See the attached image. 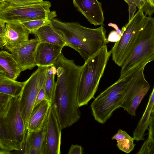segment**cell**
<instances>
[{
	"mask_svg": "<svg viewBox=\"0 0 154 154\" xmlns=\"http://www.w3.org/2000/svg\"><path fill=\"white\" fill-rule=\"evenodd\" d=\"M53 65L57 79L51 103L63 129L76 122L81 117L77 94L81 66L66 58L62 53Z\"/></svg>",
	"mask_w": 154,
	"mask_h": 154,
	"instance_id": "obj_1",
	"label": "cell"
},
{
	"mask_svg": "<svg viewBox=\"0 0 154 154\" xmlns=\"http://www.w3.org/2000/svg\"><path fill=\"white\" fill-rule=\"evenodd\" d=\"M51 23L63 38L66 46L78 52L85 62L109 42L103 25L92 29L83 26L77 22H63L54 19Z\"/></svg>",
	"mask_w": 154,
	"mask_h": 154,
	"instance_id": "obj_2",
	"label": "cell"
},
{
	"mask_svg": "<svg viewBox=\"0 0 154 154\" xmlns=\"http://www.w3.org/2000/svg\"><path fill=\"white\" fill-rule=\"evenodd\" d=\"M27 131L20 111L19 97H12L0 114V149L20 151Z\"/></svg>",
	"mask_w": 154,
	"mask_h": 154,
	"instance_id": "obj_3",
	"label": "cell"
},
{
	"mask_svg": "<svg viewBox=\"0 0 154 154\" xmlns=\"http://www.w3.org/2000/svg\"><path fill=\"white\" fill-rule=\"evenodd\" d=\"M111 54L106 45L88 59L81 66V74L77 94L79 107L88 104L94 98L100 80Z\"/></svg>",
	"mask_w": 154,
	"mask_h": 154,
	"instance_id": "obj_4",
	"label": "cell"
},
{
	"mask_svg": "<svg viewBox=\"0 0 154 154\" xmlns=\"http://www.w3.org/2000/svg\"><path fill=\"white\" fill-rule=\"evenodd\" d=\"M154 60V19L148 16L130 54L122 65L119 79Z\"/></svg>",
	"mask_w": 154,
	"mask_h": 154,
	"instance_id": "obj_5",
	"label": "cell"
},
{
	"mask_svg": "<svg viewBox=\"0 0 154 154\" xmlns=\"http://www.w3.org/2000/svg\"><path fill=\"white\" fill-rule=\"evenodd\" d=\"M142 68L119 78L94 99L91 107L96 121L100 123H105L113 112L120 107L129 82Z\"/></svg>",
	"mask_w": 154,
	"mask_h": 154,
	"instance_id": "obj_6",
	"label": "cell"
},
{
	"mask_svg": "<svg viewBox=\"0 0 154 154\" xmlns=\"http://www.w3.org/2000/svg\"><path fill=\"white\" fill-rule=\"evenodd\" d=\"M51 2L48 1L27 5L0 3V19L7 22H22L30 20L49 19L57 16L55 11H51Z\"/></svg>",
	"mask_w": 154,
	"mask_h": 154,
	"instance_id": "obj_7",
	"label": "cell"
},
{
	"mask_svg": "<svg viewBox=\"0 0 154 154\" xmlns=\"http://www.w3.org/2000/svg\"><path fill=\"white\" fill-rule=\"evenodd\" d=\"M147 17L141 9H139L131 19L122 28L120 39L115 42L110 51L112 60L119 66H121L131 52Z\"/></svg>",
	"mask_w": 154,
	"mask_h": 154,
	"instance_id": "obj_8",
	"label": "cell"
},
{
	"mask_svg": "<svg viewBox=\"0 0 154 154\" xmlns=\"http://www.w3.org/2000/svg\"><path fill=\"white\" fill-rule=\"evenodd\" d=\"M145 68L136 73L129 82L120 104V107L132 116H135L137 109L150 89L144 74Z\"/></svg>",
	"mask_w": 154,
	"mask_h": 154,
	"instance_id": "obj_9",
	"label": "cell"
},
{
	"mask_svg": "<svg viewBox=\"0 0 154 154\" xmlns=\"http://www.w3.org/2000/svg\"><path fill=\"white\" fill-rule=\"evenodd\" d=\"M48 67H38L29 79L23 82L19 97V104L22 117L26 126L34 107L41 77Z\"/></svg>",
	"mask_w": 154,
	"mask_h": 154,
	"instance_id": "obj_10",
	"label": "cell"
},
{
	"mask_svg": "<svg viewBox=\"0 0 154 154\" xmlns=\"http://www.w3.org/2000/svg\"><path fill=\"white\" fill-rule=\"evenodd\" d=\"M62 130L55 109L51 103L48 114L43 154H60L61 153Z\"/></svg>",
	"mask_w": 154,
	"mask_h": 154,
	"instance_id": "obj_11",
	"label": "cell"
},
{
	"mask_svg": "<svg viewBox=\"0 0 154 154\" xmlns=\"http://www.w3.org/2000/svg\"><path fill=\"white\" fill-rule=\"evenodd\" d=\"M29 40L8 50L13 55L20 71L31 69L36 66L35 56L39 43L38 38Z\"/></svg>",
	"mask_w": 154,
	"mask_h": 154,
	"instance_id": "obj_12",
	"label": "cell"
},
{
	"mask_svg": "<svg viewBox=\"0 0 154 154\" xmlns=\"http://www.w3.org/2000/svg\"><path fill=\"white\" fill-rule=\"evenodd\" d=\"M47 116L42 126L37 130H27L21 150L19 153L43 154L47 130Z\"/></svg>",
	"mask_w": 154,
	"mask_h": 154,
	"instance_id": "obj_13",
	"label": "cell"
},
{
	"mask_svg": "<svg viewBox=\"0 0 154 154\" xmlns=\"http://www.w3.org/2000/svg\"><path fill=\"white\" fill-rule=\"evenodd\" d=\"M75 7L91 24L104 25L102 4L97 0H73Z\"/></svg>",
	"mask_w": 154,
	"mask_h": 154,
	"instance_id": "obj_14",
	"label": "cell"
},
{
	"mask_svg": "<svg viewBox=\"0 0 154 154\" xmlns=\"http://www.w3.org/2000/svg\"><path fill=\"white\" fill-rule=\"evenodd\" d=\"M63 47L47 43H39L35 54L36 66L48 67L53 65L62 53Z\"/></svg>",
	"mask_w": 154,
	"mask_h": 154,
	"instance_id": "obj_15",
	"label": "cell"
},
{
	"mask_svg": "<svg viewBox=\"0 0 154 154\" xmlns=\"http://www.w3.org/2000/svg\"><path fill=\"white\" fill-rule=\"evenodd\" d=\"M5 47L8 50L29 40L30 33L20 22L6 23Z\"/></svg>",
	"mask_w": 154,
	"mask_h": 154,
	"instance_id": "obj_16",
	"label": "cell"
},
{
	"mask_svg": "<svg viewBox=\"0 0 154 154\" xmlns=\"http://www.w3.org/2000/svg\"><path fill=\"white\" fill-rule=\"evenodd\" d=\"M154 88L149 96L147 105L141 118L133 133V138L137 141L145 140V132L154 117Z\"/></svg>",
	"mask_w": 154,
	"mask_h": 154,
	"instance_id": "obj_17",
	"label": "cell"
},
{
	"mask_svg": "<svg viewBox=\"0 0 154 154\" xmlns=\"http://www.w3.org/2000/svg\"><path fill=\"white\" fill-rule=\"evenodd\" d=\"M51 104L45 100L33 108L26 126L28 131H35L40 128L47 116Z\"/></svg>",
	"mask_w": 154,
	"mask_h": 154,
	"instance_id": "obj_18",
	"label": "cell"
},
{
	"mask_svg": "<svg viewBox=\"0 0 154 154\" xmlns=\"http://www.w3.org/2000/svg\"><path fill=\"white\" fill-rule=\"evenodd\" d=\"M34 34L38 38L39 43L66 46L64 38L54 28L51 23L42 27Z\"/></svg>",
	"mask_w": 154,
	"mask_h": 154,
	"instance_id": "obj_19",
	"label": "cell"
},
{
	"mask_svg": "<svg viewBox=\"0 0 154 154\" xmlns=\"http://www.w3.org/2000/svg\"><path fill=\"white\" fill-rule=\"evenodd\" d=\"M0 72L14 80H16L21 72L13 55L5 51H0Z\"/></svg>",
	"mask_w": 154,
	"mask_h": 154,
	"instance_id": "obj_20",
	"label": "cell"
},
{
	"mask_svg": "<svg viewBox=\"0 0 154 154\" xmlns=\"http://www.w3.org/2000/svg\"><path fill=\"white\" fill-rule=\"evenodd\" d=\"M23 84V82H19L11 79L3 73L0 72V93L12 97H19Z\"/></svg>",
	"mask_w": 154,
	"mask_h": 154,
	"instance_id": "obj_21",
	"label": "cell"
},
{
	"mask_svg": "<svg viewBox=\"0 0 154 154\" xmlns=\"http://www.w3.org/2000/svg\"><path fill=\"white\" fill-rule=\"evenodd\" d=\"M112 139L117 141L118 148L123 152L129 153L133 150L135 145L134 144V140L125 131L119 129L116 134L113 136Z\"/></svg>",
	"mask_w": 154,
	"mask_h": 154,
	"instance_id": "obj_22",
	"label": "cell"
},
{
	"mask_svg": "<svg viewBox=\"0 0 154 154\" xmlns=\"http://www.w3.org/2000/svg\"><path fill=\"white\" fill-rule=\"evenodd\" d=\"M56 73V69L54 65L48 67L46 73L45 95V99L50 103L53 100L55 85V76Z\"/></svg>",
	"mask_w": 154,
	"mask_h": 154,
	"instance_id": "obj_23",
	"label": "cell"
},
{
	"mask_svg": "<svg viewBox=\"0 0 154 154\" xmlns=\"http://www.w3.org/2000/svg\"><path fill=\"white\" fill-rule=\"evenodd\" d=\"M154 120H152L149 126L148 137L139 150L137 154L154 153Z\"/></svg>",
	"mask_w": 154,
	"mask_h": 154,
	"instance_id": "obj_24",
	"label": "cell"
},
{
	"mask_svg": "<svg viewBox=\"0 0 154 154\" xmlns=\"http://www.w3.org/2000/svg\"><path fill=\"white\" fill-rule=\"evenodd\" d=\"M51 20L49 19L37 20L20 23L28 30L30 34H34L42 27L51 23Z\"/></svg>",
	"mask_w": 154,
	"mask_h": 154,
	"instance_id": "obj_25",
	"label": "cell"
},
{
	"mask_svg": "<svg viewBox=\"0 0 154 154\" xmlns=\"http://www.w3.org/2000/svg\"><path fill=\"white\" fill-rule=\"evenodd\" d=\"M136 7L151 17L154 12V0H135Z\"/></svg>",
	"mask_w": 154,
	"mask_h": 154,
	"instance_id": "obj_26",
	"label": "cell"
},
{
	"mask_svg": "<svg viewBox=\"0 0 154 154\" xmlns=\"http://www.w3.org/2000/svg\"><path fill=\"white\" fill-rule=\"evenodd\" d=\"M47 69L43 72L41 77L40 81L39 91L35 101L34 108L42 101L46 100L45 95V86Z\"/></svg>",
	"mask_w": 154,
	"mask_h": 154,
	"instance_id": "obj_27",
	"label": "cell"
},
{
	"mask_svg": "<svg viewBox=\"0 0 154 154\" xmlns=\"http://www.w3.org/2000/svg\"><path fill=\"white\" fill-rule=\"evenodd\" d=\"M12 97L0 93V114L4 111Z\"/></svg>",
	"mask_w": 154,
	"mask_h": 154,
	"instance_id": "obj_28",
	"label": "cell"
},
{
	"mask_svg": "<svg viewBox=\"0 0 154 154\" xmlns=\"http://www.w3.org/2000/svg\"><path fill=\"white\" fill-rule=\"evenodd\" d=\"M43 0H0V3L5 2L13 4L19 5H27L41 2Z\"/></svg>",
	"mask_w": 154,
	"mask_h": 154,
	"instance_id": "obj_29",
	"label": "cell"
},
{
	"mask_svg": "<svg viewBox=\"0 0 154 154\" xmlns=\"http://www.w3.org/2000/svg\"><path fill=\"white\" fill-rule=\"evenodd\" d=\"M121 36L116 30H112L109 34L107 40L109 42H116L120 39Z\"/></svg>",
	"mask_w": 154,
	"mask_h": 154,
	"instance_id": "obj_30",
	"label": "cell"
},
{
	"mask_svg": "<svg viewBox=\"0 0 154 154\" xmlns=\"http://www.w3.org/2000/svg\"><path fill=\"white\" fill-rule=\"evenodd\" d=\"M83 149L81 146L72 144L70 147L68 154H82L84 153Z\"/></svg>",
	"mask_w": 154,
	"mask_h": 154,
	"instance_id": "obj_31",
	"label": "cell"
},
{
	"mask_svg": "<svg viewBox=\"0 0 154 154\" xmlns=\"http://www.w3.org/2000/svg\"><path fill=\"white\" fill-rule=\"evenodd\" d=\"M6 28V23L0 19V35L3 37L5 33Z\"/></svg>",
	"mask_w": 154,
	"mask_h": 154,
	"instance_id": "obj_32",
	"label": "cell"
},
{
	"mask_svg": "<svg viewBox=\"0 0 154 154\" xmlns=\"http://www.w3.org/2000/svg\"><path fill=\"white\" fill-rule=\"evenodd\" d=\"M108 26H111L114 28L116 31L122 36L121 30L118 27L117 25L115 23H110L108 24Z\"/></svg>",
	"mask_w": 154,
	"mask_h": 154,
	"instance_id": "obj_33",
	"label": "cell"
},
{
	"mask_svg": "<svg viewBox=\"0 0 154 154\" xmlns=\"http://www.w3.org/2000/svg\"><path fill=\"white\" fill-rule=\"evenodd\" d=\"M128 4V7H136L135 0H124Z\"/></svg>",
	"mask_w": 154,
	"mask_h": 154,
	"instance_id": "obj_34",
	"label": "cell"
},
{
	"mask_svg": "<svg viewBox=\"0 0 154 154\" xmlns=\"http://www.w3.org/2000/svg\"><path fill=\"white\" fill-rule=\"evenodd\" d=\"M5 38L0 35V48H2L5 46Z\"/></svg>",
	"mask_w": 154,
	"mask_h": 154,
	"instance_id": "obj_35",
	"label": "cell"
},
{
	"mask_svg": "<svg viewBox=\"0 0 154 154\" xmlns=\"http://www.w3.org/2000/svg\"><path fill=\"white\" fill-rule=\"evenodd\" d=\"M10 152L3 149H0V154H10Z\"/></svg>",
	"mask_w": 154,
	"mask_h": 154,
	"instance_id": "obj_36",
	"label": "cell"
}]
</instances>
